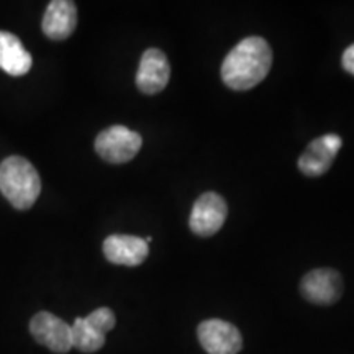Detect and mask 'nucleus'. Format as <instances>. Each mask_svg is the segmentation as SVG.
Masks as SVG:
<instances>
[{
  "label": "nucleus",
  "instance_id": "f257e3e1",
  "mask_svg": "<svg viewBox=\"0 0 354 354\" xmlns=\"http://www.w3.org/2000/svg\"><path fill=\"white\" fill-rule=\"evenodd\" d=\"M272 66V51L261 37L241 39L221 64V79L233 91H250L268 77Z\"/></svg>",
  "mask_w": 354,
  "mask_h": 354
},
{
  "label": "nucleus",
  "instance_id": "f03ea898",
  "mask_svg": "<svg viewBox=\"0 0 354 354\" xmlns=\"http://www.w3.org/2000/svg\"><path fill=\"white\" fill-rule=\"evenodd\" d=\"M0 192L15 209L28 210L41 192V179L28 159L8 156L0 162Z\"/></svg>",
  "mask_w": 354,
  "mask_h": 354
},
{
  "label": "nucleus",
  "instance_id": "7ed1b4c3",
  "mask_svg": "<svg viewBox=\"0 0 354 354\" xmlns=\"http://www.w3.org/2000/svg\"><path fill=\"white\" fill-rule=\"evenodd\" d=\"M143 145L140 133L123 125H113L97 135L95 153L110 165H125L138 154Z\"/></svg>",
  "mask_w": 354,
  "mask_h": 354
},
{
  "label": "nucleus",
  "instance_id": "20e7f679",
  "mask_svg": "<svg viewBox=\"0 0 354 354\" xmlns=\"http://www.w3.org/2000/svg\"><path fill=\"white\" fill-rule=\"evenodd\" d=\"M115 323H117L115 313L107 307L94 310L86 318H76L71 325L73 348L82 353L99 351L105 344V335L113 330Z\"/></svg>",
  "mask_w": 354,
  "mask_h": 354
},
{
  "label": "nucleus",
  "instance_id": "39448f33",
  "mask_svg": "<svg viewBox=\"0 0 354 354\" xmlns=\"http://www.w3.org/2000/svg\"><path fill=\"white\" fill-rule=\"evenodd\" d=\"M228 207L216 192H205L197 198L190 212L189 225L197 236H212L218 233L227 221Z\"/></svg>",
  "mask_w": 354,
  "mask_h": 354
},
{
  "label": "nucleus",
  "instance_id": "423d86ee",
  "mask_svg": "<svg viewBox=\"0 0 354 354\" xmlns=\"http://www.w3.org/2000/svg\"><path fill=\"white\" fill-rule=\"evenodd\" d=\"M198 342L209 354H238L243 348L240 330L230 322L212 318L198 325Z\"/></svg>",
  "mask_w": 354,
  "mask_h": 354
},
{
  "label": "nucleus",
  "instance_id": "0eeeda50",
  "mask_svg": "<svg viewBox=\"0 0 354 354\" xmlns=\"http://www.w3.org/2000/svg\"><path fill=\"white\" fill-rule=\"evenodd\" d=\"M300 292L305 300L315 305H333L343 295L342 274L328 268L313 269L304 276Z\"/></svg>",
  "mask_w": 354,
  "mask_h": 354
},
{
  "label": "nucleus",
  "instance_id": "6e6552de",
  "mask_svg": "<svg viewBox=\"0 0 354 354\" xmlns=\"http://www.w3.org/2000/svg\"><path fill=\"white\" fill-rule=\"evenodd\" d=\"M30 333L50 351L64 354L73 349L71 325L50 312H39L30 322Z\"/></svg>",
  "mask_w": 354,
  "mask_h": 354
},
{
  "label": "nucleus",
  "instance_id": "1a4fd4ad",
  "mask_svg": "<svg viewBox=\"0 0 354 354\" xmlns=\"http://www.w3.org/2000/svg\"><path fill=\"white\" fill-rule=\"evenodd\" d=\"M343 146L342 136L328 133L310 143L299 158V169L307 177H320L328 172Z\"/></svg>",
  "mask_w": 354,
  "mask_h": 354
},
{
  "label": "nucleus",
  "instance_id": "9d476101",
  "mask_svg": "<svg viewBox=\"0 0 354 354\" xmlns=\"http://www.w3.org/2000/svg\"><path fill=\"white\" fill-rule=\"evenodd\" d=\"M171 66L167 56L158 48H149L141 56L138 73H136V86L143 94L154 95L162 92L169 82Z\"/></svg>",
  "mask_w": 354,
  "mask_h": 354
},
{
  "label": "nucleus",
  "instance_id": "9b49d317",
  "mask_svg": "<svg viewBox=\"0 0 354 354\" xmlns=\"http://www.w3.org/2000/svg\"><path fill=\"white\" fill-rule=\"evenodd\" d=\"M104 254L107 261L127 268H135L145 263L149 254V246L143 238L131 234H110L104 241Z\"/></svg>",
  "mask_w": 354,
  "mask_h": 354
},
{
  "label": "nucleus",
  "instance_id": "f8f14e48",
  "mask_svg": "<svg viewBox=\"0 0 354 354\" xmlns=\"http://www.w3.org/2000/svg\"><path fill=\"white\" fill-rule=\"evenodd\" d=\"M41 26L48 38L56 41L69 38L77 26L76 3L71 0H53L48 3Z\"/></svg>",
  "mask_w": 354,
  "mask_h": 354
},
{
  "label": "nucleus",
  "instance_id": "ddd939ff",
  "mask_svg": "<svg viewBox=\"0 0 354 354\" xmlns=\"http://www.w3.org/2000/svg\"><path fill=\"white\" fill-rule=\"evenodd\" d=\"M32 55L25 50L20 38L0 32V69L10 76H25L32 69Z\"/></svg>",
  "mask_w": 354,
  "mask_h": 354
},
{
  "label": "nucleus",
  "instance_id": "4468645a",
  "mask_svg": "<svg viewBox=\"0 0 354 354\" xmlns=\"http://www.w3.org/2000/svg\"><path fill=\"white\" fill-rule=\"evenodd\" d=\"M342 64L346 73L351 74L354 76V44L351 46L346 48V51L343 53V57H342Z\"/></svg>",
  "mask_w": 354,
  "mask_h": 354
}]
</instances>
